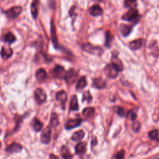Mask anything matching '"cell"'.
I'll list each match as a JSON object with an SVG mask.
<instances>
[{
  "label": "cell",
  "instance_id": "obj_40",
  "mask_svg": "<svg viewBox=\"0 0 159 159\" xmlns=\"http://www.w3.org/2000/svg\"><path fill=\"white\" fill-rule=\"evenodd\" d=\"M1 146H2V144H1V142H0V148H1Z\"/></svg>",
  "mask_w": 159,
  "mask_h": 159
},
{
  "label": "cell",
  "instance_id": "obj_31",
  "mask_svg": "<svg viewBox=\"0 0 159 159\" xmlns=\"http://www.w3.org/2000/svg\"><path fill=\"white\" fill-rule=\"evenodd\" d=\"M92 96L91 95V93L89 91H86L85 93H83V98H82V101L84 102L85 101H86L88 103H91L92 101Z\"/></svg>",
  "mask_w": 159,
  "mask_h": 159
},
{
  "label": "cell",
  "instance_id": "obj_20",
  "mask_svg": "<svg viewBox=\"0 0 159 159\" xmlns=\"http://www.w3.org/2000/svg\"><path fill=\"white\" fill-rule=\"evenodd\" d=\"M59 119L57 114L55 113H52L49 127L51 128V127H56L59 126Z\"/></svg>",
  "mask_w": 159,
  "mask_h": 159
},
{
  "label": "cell",
  "instance_id": "obj_38",
  "mask_svg": "<svg viewBox=\"0 0 159 159\" xmlns=\"http://www.w3.org/2000/svg\"><path fill=\"white\" fill-rule=\"evenodd\" d=\"M50 159H59V158L56 155H55L54 154H51L50 155Z\"/></svg>",
  "mask_w": 159,
  "mask_h": 159
},
{
  "label": "cell",
  "instance_id": "obj_3",
  "mask_svg": "<svg viewBox=\"0 0 159 159\" xmlns=\"http://www.w3.org/2000/svg\"><path fill=\"white\" fill-rule=\"evenodd\" d=\"M34 97L36 102L39 105L43 104L47 100V94L46 91L41 88H38L35 90Z\"/></svg>",
  "mask_w": 159,
  "mask_h": 159
},
{
  "label": "cell",
  "instance_id": "obj_26",
  "mask_svg": "<svg viewBox=\"0 0 159 159\" xmlns=\"http://www.w3.org/2000/svg\"><path fill=\"white\" fill-rule=\"evenodd\" d=\"M3 39H4V41L5 42H8L10 44H11L12 43L15 42L16 41V37L11 33H8L7 34H6L5 35Z\"/></svg>",
  "mask_w": 159,
  "mask_h": 159
},
{
  "label": "cell",
  "instance_id": "obj_36",
  "mask_svg": "<svg viewBox=\"0 0 159 159\" xmlns=\"http://www.w3.org/2000/svg\"><path fill=\"white\" fill-rule=\"evenodd\" d=\"M125 152L124 150H121L119 151L115 156V159H124V158Z\"/></svg>",
  "mask_w": 159,
  "mask_h": 159
},
{
  "label": "cell",
  "instance_id": "obj_30",
  "mask_svg": "<svg viewBox=\"0 0 159 159\" xmlns=\"http://www.w3.org/2000/svg\"><path fill=\"white\" fill-rule=\"evenodd\" d=\"M36 2H34L33 3H32L31 6V14L33 17L34 18V19H36L38 16V6L36 4Z\"/></svg>",
  "mask_w": 159,
  "mask_h": 159
},
{
  "label": "cell",
  "instance_id": "obj_1",
  "mask_svg": "<svg viewBox=\"0 0 159 159\" xmlns=\"http://www.w3.org/2000/svg\"><path fill=\"white\" fill-rule=\"evenodd\" d=\"M81 47L84 51L93 55H101L103 53V50L100 47L94 46L90 43L82 44Z\"/></svg>",
  "mask_w": 159,
  "mask_h": 159
},
{
  "label": "cell",
  "instance_id": "obj_12",
  "mask_svg": "<svg viewBox=\"0 0 159 159\" xmlns=\"http://www.w3.org/2000/svg\"><path fill=\"white\" fill-rule=\"evenodd\" d=\"M89 12L90 14L93 16H99L102 15L103 10L99 5H95L90 8Z\"/></svg>",
  "mask_w": 159,
  "mask_h": 159
},
{
  "label": "cell",
  "instance_id": "obj_27",
  "mask_svg": "<svg viewBox=\"0 0 159 159\" xmlns=\"http://www.w3.org/2000/svg\"><path fill=\"white\" fill-rule=\"evenodd\" d=\"M87 85V82L86 80V78L85 77H82L80 78V79L78 81L77 84L76 85V89L77 90H82L85 88Z\"/></svg>",
  "mask_w": 159,
  "mask_h": 159
},
{
  "label": "cell",
  "instance_id": "obj_10",
  "mask_svg": "<svg viewBox=\"0 0 159 159\" xmlns=\"http://www.w3.org/2000/svg\"><path fill=\"white\" fill-rule=\"evenodd\" d=\"M145 43V41L142 39H136L129 43V47L132 51H136L141 48Z\"/></svg>",
  "mask_w": 159,
  "mask_h": 159
},
{
  "label": "cell",
  "instance_id": "obj_17",
  "mask_svg": "<svg viewBox=\"0 0 159 159\" xmlns=\"http://www.w3.org/2000/svg\"><path fill=\"white\" fill-rule=\"evenodd\" d=\"M22 149H23V147L20 144L13 143L7 148V151L9 153H14V152H19Z\"/></svg>",
  "mask_w": 159,
  "mask_h": 159
},
{
  "label": "cell",
  "instance_id": "obj_5",
  "mask_svg": "<svg viewBox=\"0 0 159 159\" xmlns=\"http://www.w3.org/2000/svg\"><path fill=\"white\" fill-rule=\"evenodd\" d=\"M23 8L20 6L13 7L5 12L7 16L10 19H15L17 18L22 12Z\"/></svg>",
  "mask_w": 159,
  "mask_h": 159
},
{
  "label": "cell",
  "instance_id": "obj_16",
  "mask_svg": "<svg viewBox=\"0 0 159 159\" xmlns=\"http://www.w3.org/2000/svg\"><path fill=\"white\" fill-rule=\"evenodd\" d=\"M93 86L97 89H103L106 86V83L101 78L93 80Z\"/></svg>",
  "mask_w": 159,
  "mask_h": 159
},
{
  "label": "cell",
  "instance_id": "obj_22",
  "mask_svg": "<svg viewBox=\"0 0 159 159\" xmlns=\"http://www.w3.org/2000/svg\"><path fill=\"white\" fill-rule=\"evenodd\" d=\"M47 77V72L44 68H40L36 72V78L39 81H42Z\"/></svg>",
  "mask_w": 159,
  "mask_h": 159
},
{
  "label": "cell",
  "instance_id": "obj_8",
  "mask_svg": "<svg viewBox=\"0 0 159 159\" xmlns=\"http://www.w3.org/2000/svg\"><path fill=\"white\" fill-rule=\"evenodd\" d=\"M41 141L42 143L47 144L51 139V128L49 126L44 129L41 134Z\"/></svg>",
  "mask_w": 159,
  "mask_h": 159
},
{
  "label": "cell",
  "instance_id": "obj_13",
  "mask_svg": "<svg viewBox=\"0 0 159 159\" xmlns=\"http://www.w3.org/2000/svg\"><path fill=\"white\" fill-rule=\"evenodd\" d=\"M51 38H52V41L54 44L55 48L57 49L59 47V44H58L57 38L56 35V30H55V27L54 21H51Z\"/></svg>",
  "mask_w": 159,
  "mask_h": 159
},
{
  "label": "cell",
  "instance_id": "obj_4",
  "mask_svg": "<svg viewBox=\"0 0 159 159\" xmlns=\"http://www.w3.org/2000/svg\"><path fill=\"white\" fill-rule=\"evenodd\" d=\"M116 51H114L112 53L111 64L118 72H122L124 70L123 64L122 61L119 59L117 54H116Z\"/></svg>",
  "mask_w": 159,
  "mask_h": 159
},
{
  "label": "cell",
  "instance_id": "obj_37",
  "mask_svg": "<svg viewBox=\"0 0 159 159\" xmlns=\"http://www.w3.org/2000/svg\"><path fill=\"white\" fill-rule=\"evenodd\" d=\"M135 3V2L134 1H125L124 3V7L126 8H133L132 7L134 6V4Z\"/></svg>",
  "mask_w": 159,
  "mask_h": 159
},
{
  "label": "cell",
  "instance_id": "obj_32",
  "mask_svg": "<svg viewBox=\"0 0 159 159\" xmlns=\"http://www.w3.org/2000/svg\"><path fill=\"white\" fill-rule=\"evenodd\" d=\"M126 116L127 117V118H129L130 120L131 121H135V119L137 118V113H136V110H134V109L129 111L127 114Z\"/></svg>",
  "mask_w": 159,
  "mask_h": 159
},
{
  "label": "cell",
  "instance_id": "obj_23",
  "mask_svg": "<svg viewBox=\"0 0 159 159\" xmlns=\"http://www.w3.org/2000/svg\"><path fill=\"white\" fill-rule=\"evenodd\" d=\"M86 150V144L84 142L78 143L76 147H75V151L77 153L82 154L84 153Z\"/></svg>",
  "mask_w": 159,
  "mask_h": 159
},
{
  "label": "cell",
  "instance_id": "obj_9",
  "mask_svg": "<svg viewBox=\"0 0 159 159\" xmlns=\"http://www.w3.org/2000/svg\"><path fill=\"white\" fill-rule=\"evenodd\" d=\"M82 123V120L79 119H69L65 124V127L66 129H72L75 128L80 125Z\"/></svg>",
  "mask_w": 159,
  "mask_h": 159
},
{
  "label": "cell",
  "instance_id": "obj_19",
  "mask_svg": "<svg viewBox=\"0 0 159 159\" xmlns=\"http://www.w3.org/2000/svg\"><path fill=\"white\" fill-rule=\"evenodd\" d=\"M79 109L78 99L76 95H73L72 97L70 103V109L71 111H78Z\"/></svg>",
  "mask_w": 159,
  "mask_h": 159
},
{
  "label": "cell",
  "instance_id": "obj_41",
  "mask_svg": "<svg viewBox=\"0 0 159 159\" xmlns=\"http://www.w3.org/2000/svg\"><path fill=\"white\" fill-rule=\"evenodd\" d=\"M0 132H1V131H0Z\"/></svg>",
  "mask_w": 159,
  "mask_h": 159
},
{
  "label": "cell",
  "instance_id": "obj_33",
  "mask_svg": "<svg viewBox=\"0 0 159 159\" xmlns=\"http://www.w3.org/2000/svg\"><path fill=\"white\" fill-rule=\"evenodd\" d=\"M158 134V130L157 129L152 130L148 132V137L151 140H155Z\"/></svg>",
  "mask_w": 159,
  "mask_h": 159
},
{
  "label": "cell",
  "instance_id": "obj_24",
  "mask_svg": "<svg viewBox=\"0 0 159 159\" xmlns=\"http://www.w3.org/2000/svg\"><path fill=\"white\" fill-rule=\"evenodd\" d=\"M95 108L93 107H88L83 109V115L86 117V118H89L92 117L95 114Z\"/></svg>",
  "mask_w": 159,
  "mask_h": 159
},
{
  "label": "cell",
  "instance_id": "obj_6",
  "mask_svg": "<svg viewBox=\"0 0 159 159\" xmlns=\"http://www.w3.org/2000/svg\"><path fill=\"white\" fill-rule=\"evenodd\" d=\"M67 73V72H66L64 68L59 65H56L52 70L53 75L55 78H60V79H62V78L65 79Z\"/></svg>",
  "mask_w": 159,
  "mask_h": 159
},
{
  "label": "cell",
  "instance_id": "obj_34",
  "mask_svg": "<svg viewBox=\"0 0 159 159\" xmlns=\"http://www.w3.org/2000/svg\"><path fill=\"white\" fill-rule=\"evenodd\" d=\"M114 110H115V112L121 117H124L126 115L125 111H124V108H122L121 107H119V106L115 107Z\"/></svg>",
  "mask_w": 159,
  "mask_h": 159
},
{
  "label": "cell",
  "instance_id": "obj_18",
  "mask_svg": "<svg viewBox=\"0 0 159 159\" xmlns=\"http://www.w3.org/2000/svg\"><path fill=\"white\" fill-rule=\"evenodd\" d=\"M56 99L64 104L67 99V93L64 90H61L57 92V93L56 94Z\"/></svg>",
  "mask_w": 159,
  "mask_h": 159
},
{
  "label": "cell",
  "instance_id": "obj_2",
  "mask_svg": "<svg viewBox=\"0 0 159 159\" xmlns=\"http://www.w3.org/2000/svg\"><path fill=\"white\" fill-rule=\"evenodd\" d=\"M139 17V15L138 11L133 7L130 8V10L122 16V19L126 21H132L137 20Z\"/></svg>",
  "mask_w": 159,
  "mask_h": 159
},
{
  "label": "cell",
  "instance_id": "obj_25",
  "mask_svg": "<svg viewBox=\"0 0 159 159\" xmlns=\"http://www.w3.org/2000/svg\"><path fill=\"white\" fill-rule=\"evenodd\" d=\"M61 154L64 159H71L72 158V155L71 154L68 147L64 146L61 149Z\"/></svg>",
  "mask_w": 159,
  "mask_h": 159
},
{
  "label": "cell",
  "instance_id": "obj_29",
  "mask_svg": "<svg viewBox=\"0 0 159 159\" xmlns=\"http://www.w3.org/2000/svg\"><path fill=\"white\" fill-rule=\"evenodd\" d=\"M33 126L34 129L37 131H41L43 127V123L41 122L39 119H35L33 122Z\"/></svg>",
  "mask_w": 159,
  "mask_h": 159
},
{
  "label": "cell",
  "instance_id": "obj_15",
  "mask_svg": "<svg viewBox=\"0 0 159 159\" xmlns=\"http://www.w3.org/2000/svg\"><path fill=\"white\" fill-rule=\"evenodd\" d=\"M77 76L78 75H77V73L73 70L71 69L68 72H67L65 80L68 83H73L75 81Z\"/></svg>",
  "mask_w": 159,
  "mask_h": 159
},
{
  "label": "cell",
  "instance_id": "obj_21",
  "mask_svg": "<svg viewBox=\"0 0 159 159\" xmlns=\"http://www.w3.org/2000/svg\"><path fill=\"white\" fill-rule=\"evenodd\" d=\"M85 135V134L83 130H78L73 134V135L72 136V140L75 142H78V141L81 140L84 137Z\"/></svg>",
  "mask_w": 159,
  "mask_h": 159
},
{
  "label": "cell",
  "instance_id": "obj_28",
  "mask_svg": "<svg viewBox=\"0 0 159 159\" xmlns=\"http://www.w3.org/2000/svg\"><path fill=\"white\" fill-rule=\"evenodd\" d=\"M113 39V36H112L110 31H108L106 33V42H105V46L108 48L111 47V42Z\"/></svg>",
  "mask_w": 159,
  "mask_h": 159
},
{
  "label": "cell",
  "instance_id": "obj_39",
  "mask_svg": "<svg viewBox=\"0 0 159 159\" xmlns=\"http://www.w3.org/2000/svg\"><path fill=\"white\" fill-rule=\"evenodd\" d=\"M155 140H157V142L159 143V132H158V135H157V139H156Z\"/></svg>",
  "mask_w": 159,
  "mask_h": 159
},
{
  "label": "cell",
  "instance_id": "obj_14",
  "mask_svg": "<svg viewBox=\"0 0 159 159\" xmlns=\"http://www.w3.org/2000/svg\"><path fill=\"white\" fill-rule=\"evenodd\" d=\"M132 27L133 26H129L127 24H121L119 27V31L123 36L127 37L132 32Z\"/></svg>",
  "mask_w": 159,
  "mask_h": 159
},
{
  "label": "cell",
  "instance_id": "obj_11",
  "mask_svg": "<svg viewBox=\"0 0 159 159\" xmlns=\"http://www.w3.org/2000/svg\"><path fill=\"white\" fill-rule=\"evenodd\" d=\"M0 54L3 59L7 60L10 58H11L13 54V51L12 49L10 47H3L2 48V51L0 52Z\"/></svg>",
  "mask_w": 159,
  "mask_h": 159
},
{
  "label": "cell",
  "instance_id": "obj_7",
  "mask_svg": "<svg viewBox=\"0 0 159 159\" xmlns=\"http://www.w3.org/2000/svg\"><path fill=\"white\" fill-rule=\"evenodd\" d=\"M104 70L107 77L110 78H115L118 75L119 72L112 65V64L107 65Z\"/></svg>",
  "mask_w": 159,
  "mask_h": 159
},
{
  "label": "cell",
  "instance_id": "obj_35",
  "mask_svg": "<svg viewBox=\"0 0 159 159\" xmlns=\"http://www.w3.org/2000/svg\"><path fill=\"white\" fill-rule=\"evenodd\" d=\"M132 128L134 132H137L140 128V122L139 121H134L132 125Z\"/></svg>",
  "mask_w": 159,
  "mask_h": 159
}]
</instances>
